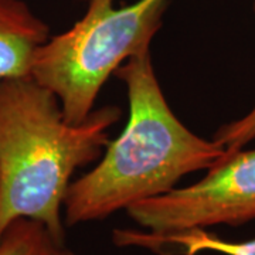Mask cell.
I'll return each instance as SVG.
<instances>
[{"instance_id":"1","label":"cell","mask_w":255,"mask_h":255,"mask_svg":"<svg viewBox=\"0 0 255 255\" xmlns=\"http://www.w3.org/2000/svg\"><path fill=\"white\" fill-rule=\"evenodd\" d=\"M114 75L127 87L128 124L107 145L97 166L70 184L64 200L68 227L102 221L162 196L187 174L211 169L227 153L219 140L196 135L176 117L149 50L129 57Z\"/></svg>"},{"instance_id":"2","label":"cell","mask_w":255,"mask_h":255,"mask_svg":"<svg viewBox=\"0 0 255 255\" xmlns=\"http://www.w3.org/2000/svg\"><path fill=\"white\" fill-rule=\"evenodd\" d=\"M119 118L118 107L107 105L71 124L57 95L31 75L0 80V238L16 220L30 219L65 243L71 179L101 159Z\"/></svg>"},{"instance_id":"3","label":"cell","mask_w":255,"mask_h":255,"mask_svg":"<svg viewBox=\"0 0 255 255\" xmlns=\"http://www.w3.org/2000/svg\"><path fill=\"white\" fill-rule=\"evenodd\" d=\"M114 3L88 0L85 14L33 57L30 75L54 92L71 124L88 118L102 87L129 57L149 50L169 6V0H136L119 9Z\"/></svg>"},{"instance_id":"4","label":"cell","mask_w":255,"mask_h":255,"mask_svg":"<svg viewBox=\"0 0 255 255\" xmlns=\"http://www.w3.org/2000/svg\"><path fill=\"white\" fill-rule=\"evenodd\" d=\"M137 226L153 234H173L213 226H241L255 220V149H240L186 187L132 204Z\"/></svg>"},{"instance_id":"5","label":"cell","mask_w":255,"mask_h":255,"mask_svg":"<svg viewBox=\"0 0 255 255\" xmlns=\"http://www.w3.org/2000/svg\"><path fill=\"white\" fill-rule=\"evenodd\" d=\"M50 27L23 0H0V80L30 75L38 47Z\"/></svg>"},{"instance_id":"6","label":"cell","mask_w":255,"mask_h":255,"mask_svg":"<svg viewBox=\"0 0 255 255\" xmlns=\"http://www.w3.org/2000/svg\"><path fill=\"white\" fill-rule=\"evenodd\" d=\"M112 241L118 247L149 250L157 255H197L211 251L224 255H255V238L247 241H227L206 228H193L173 234H153L146 230L117 228Z\"/></svg>"},{"instance_id":"7","label":"cell","mask_w":255,"mask_h":255,"mask_svg":"<svg viewBox=\"0 0 255 255\" xmlns=\"http://www.w3.org/2000/svg\"><path fill=\"white\" fill-rule=\"evenodd\" d=\"M0 255H77L41 223L18 219L0 238Z\"/></svg>"},{"instance_id":"8","label":"cell","mask_w":255,"mask_h":255,"mask_svg":"<svg viewBox=\"0 0 255 255\" xmlns=\"http://www.w3.org/2000/svg\"><path fill=\"white\" fill-rule=\"evenodd\" d=\"M255 9V0H254ZM214 139L226 147L227 153L244 149L255 140V107L243 118L226 124L216 132Z\"/></svg>"},{"instance_id":"9","label":"cell","mask_w":255,"mask_h":255,"mask_svg":"<svg viewBox=\"0 0 255 255\" xmlns=\"http://www.w3.org/2000/svg\"><path fill=\"white\" fill-rule=\"evenodd\" d=\"M80 1H88V0H80Z\"/></svg>"}]
</instances>
